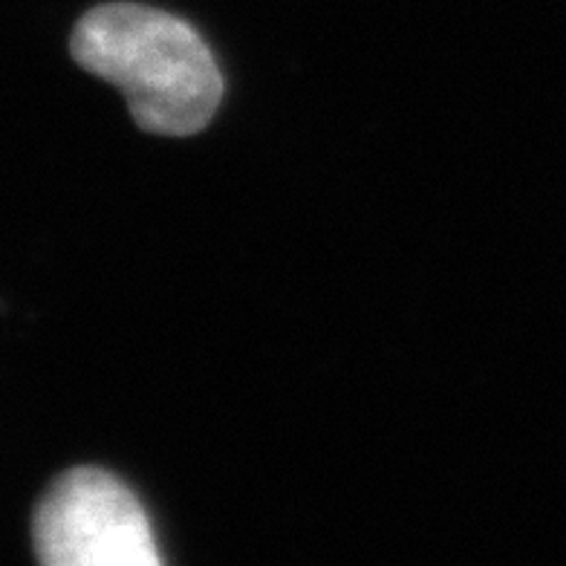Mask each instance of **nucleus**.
<instances>
[{
	"label": "nucleus",
	"instance_id": "1",
	"mask_svg": "<svg viewBox=\"0 0 566 566\" xmlns=\"http://www.w3.org/2000/svg\"><path fill=\"white\" fill-rule=\"evenodd\" d=\"M70 53L122 90L148 134L195 136L223 102V75L191 23L142 3H105L75 23Z\"/></svg>",
	"mask_w": 566,
	"mask_h": 566
},
{
	"label": "nucleus",
	"instance_id": "2",
	"mask_svg": "<svg viewBox=\"0 0 566 566\" xmlns=\"http://www.w3.org/2000/svg\"><path fill=\"white\" fill-rule=\"evenodd\" d=\"M32 537L41 566H163L136 494L93 465L50 485L38 503Z\"/></svg>",
	"mask_w": 566,
	"mask_h": 566
}]
</instances>
